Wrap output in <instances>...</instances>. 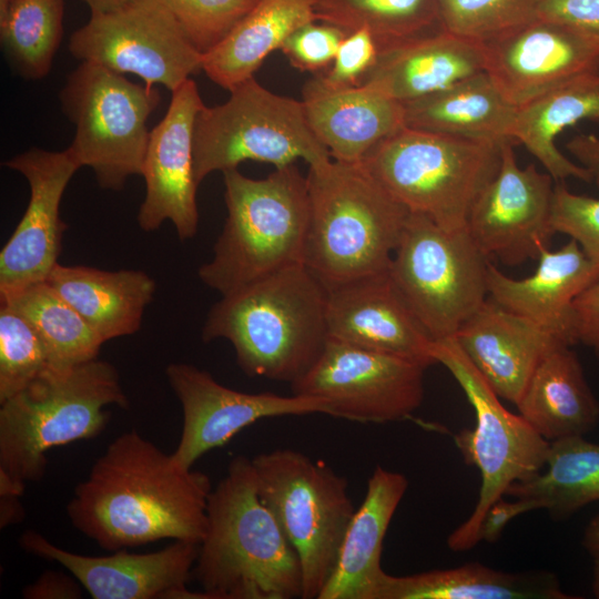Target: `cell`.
<instances>
[{"mask_svg":"<svg viewBox=\"0 0 599 599\" xmlns=\"http://www.w3.org/2000/svg\"><path fill=\"white\" fill-rule=\"evenodd\" d=\"M210 478L175 465L138 432L118 436L67 506L72 525L105 550L161 539L200 544L207 525Z\"/></svg>","mask_w":599,"mask_h":599,"instance_id":"obj_1","label":"cell"},{"mask_svg":"<svg viewBox=\"0 0 599 599\" xmlns=\"http://www.w3.org/2000/svg\"><path fill=\"white\" fill-rule=\"evenodd\" d=\"M326 305L325 285L296 264L223 295L211 307L202 337L229 341L244 374L291 385L328 342Z\"/></svg>","mask_w":599,"mask_h":599,"instance_id":"obj_2","label":"cell"},{"mask_svg":"<svg viewBox=\"0 0 599 599\" xmlns=\"http://www.w3.org/2000/svg\"><path fill=\"white\" fill-rule=\"evenodd\" d=\"M206 516L192 573L205 599L302 598L298 556L257 494L252 459L231 460Z\"/></svg>","mask_w":599,"mask_h":599,"instance_id":"obj_3","label":"cell"},{"mask_svg":"<svg viewBox=\"0 0 599 599\" xmlns=\"http://www.w3.org/2000/svg\"><path fill=\"white\" fill-rule=\"evenodd\" d=\"M0 405V495L21 497L42 479L51 448L97 437L110 419L105 407L129 402L115 367L97 358L48 368Z\"/></svg>","mask_w":599,"mask_h":599,"instance_id":"obj_4","label":"cell"},{"mask_svg":"<svg viewBox=\"0 0 599 599\" xmlns=\"http://www.w3.org/2000/svg\"><path fill=\"white\" fill-rule=\"evenodd\" d=\"M304 265L326 288L387 272L409 211L359 163L309 166Z\"/></svg>","mask_w":599,"mask_h":599,"instance_id":"obj_5","label":"cell"},{"mask_svg":"<svg viewBox=\"0 0 599 599\" xmlns=\"http://www.w3.org/2000/svg\"><path fill=\"white\" fill-rule=\"evenodd\" d=\"M227 210L211 261L197 275L222 296L286 267L304 264L309 223L306 175L295 164L264 179L223 172Z\"/></svg>","mask_w":599,"mask_h":599,"instance_id":"obj_6","label":"cell"},{"mask_svg":"<svg viewBox=\"0 0 599 599\" xmlns=\"http://www.w3.org/2000/svg\"><path fill=\"white\" fill-rule=\"evenodd\" d=\"M500 145L404 126L359 164L410 213L458 231L498 171Z\"/></svg>","mask_w":599,"mask_h":599,"instance_id":"obj_7","label":"cell"},{"mask_svg":"<svg viewBox=\"0 0 599 599\" xmlns=\"http://www.w3.org/2000/svg\"><path fill=\"white\" fill-rule=\"evenodd\" d=\"M252 465L261 500L298 556L302 599H318L355 512L347 479L290 448L258 454Z\"/></svg>","mask_w":599,"mask_h":599,"instance_id":"obj_8","label":"cell"},{"mask_svg":"<svg viewBox=\"0 0 599 599\" xmlns=\"http://www.w3.org/2000/svg\"><path fill=\"white\" fill-rule=\"evenodd\" d=\"M432 356L454 376L476 416L474 428L454 436L464 461L476 466L481 476L471 515L447 538L450 550L467 551L480 542L479 528L489 507L506 495L510 485L531 479L545 468L550 441L521 415L502 406L454 337L433 342Z\"/></svg>","mask_w":599,"mask_h":599,"instance_id":"obj_9","label":"cell"},{"mask_svg":"<svg viewBox=\"0 0 599 599\" xmlns=\"http://www.w3.org/2000/svg\"><path fill=\"white\" fill-rule=\"evenodd\" d=\"M197 184L215 171L252 160L275 169L303 159L308 166L331 160L311 130L302 101L280 95L250 78L230 90L226 102L203 105L194 125Z\"/></svg>","mask_w":599,"mask_h":599,"instance_id":"obj_10","label":"cell"},{"mask_svg":"<svg viewBox=\"0 0 599 599\" xmlns=\"http://www.w3.org/2000/svg\"><path fill=\"white\" fill-rule=\"evenodd\" d=\"M59 98L75 126L68 149L81 167L94 172L100 187L120 191L130 176L142 175L151 131L146 123L161 100L155 87L82 61Z\"/></svg>","mask_w":599,"mask_h":599,"instance_id":"obj_11","label":"cell"},{"mask_svg":"<svg viewBox=\"0 0 599 599\" xmlns=\"http://www.w3.org/2000/svg\"><path fill=\"white\" fill-rule=\"evenodd\" d=\"M489 263L466 229L409 213L388 273L435 342L454 337L487 300Z\"/></svg>","mask_w":599,"mask_h":599,"instance_id":"obj_12","label":"cell"},{"mask_svg":"<svg viewBox=\"0 0 599 599\" xmlns=\"http://www.w3.org/2000/svg\"><path fill=\"white\" fill-rule=\"evenodd\" d=\"M71 54L171 92L202 70V55L161 0H132L89 21L69 39Z\"/></svg>","mask_w":599,"mask_h":599,"instance_id":"obj_13","label":"cell"},{"mask_svg":"<svg viewBox=\"0 0 599 599\" xmlns=\"http://www.w3.org/2000/svg\"><path fill=\"white\" fill-rule=\"evenodd\" d=\"M428 365L328 338L292 394L327 405V415L361 423L408 418L424 400Z\"/></svg>","mask_w":599,"mask_h":599,"instance_id":"obj_14","label":"cell"},{"mask_svg":"<svg viewBox=\"0 0 599 599\" xmlns=\"http://www.w3.org/2000/svg\"><path fill=\"white\" fill-rule=\"evenodd\" d=\"M514 140L500 145L496 175L476 199L466 230L488 257L508 266L537 260L556 233L551 225L554 179L534 164L520 167Z\"/></svg>","mask_w":599,"mask_h":599,"instance_id":"obj_15","label":"cell"},{"mask_svg":"<svg viewBox=\"0 0 599 599\" xmlns=\"http://www.w3.org/2000/svg\"><path fill=\"white\" fill-rule=\"evenodd\" d=\"M165 373L183 413L181 437L171 454L175 465L183 469H192L205 453L222 447L260 419L327 415V405L321 399L295 394L240 392L220 384L209 372L191 364L172 363Z\"/></svg>","mask_w":599,"mask_h":599,"instance_id":"obj_16","label":"cell"},{"mask_svg":"<svg viewBox=\"0 0 599 599\" xmlns=\"http://www.w3.org/2000/svg\"><path fill=\"white\" fill-rule=\"evenodd\" d=\"M481 44L484 71L517 108L599 70V42L549 19L538 18Z\"/></svg>","mask_w":599,"mask_h":599,"instance_id":"obj_17","label":"cell"},{"mask_svg":"<svg viewBox=\"0 0 599 599\" xmlns=\"http://www.w3.org/2000/svg\"><path fill=\"white\" fill-rule=\"evenodd\" d=\"M30 187L28 206L0 252V297L47 281L58 264L67 224L60 217L63 193L81 167L69 149L32 148L4 162Z\"/></svg>","mask_w":599,"mask_h":599,"instance_id":"obj_18","label":"cell"},{"mask_svg":"<svg viewBox=\"0 0 599 599\" xmlns=\"http://www.w3.org/2000/svg\"><path fill=\"white\" fill-rule=\"evenodd\" d=\"M204 105L197 85L189 79L172 91L163 119L150 131L142 176L145 196L138 212L144 232L170 221L181 241L199 229L197 182L194 175V125Z\"/></svg>","mask_w":599,"mask_h":599,"instance_id":"obj_19","label":"cell"},{"mask_svg":"<svg viewBox=\"0 0 599 599\" xmlns=\"http://www.w3.org/2000/svg\"><path fill=\"white\" fill-rule=\"evenodd\" d=\"M20 545L28 552L60 564L94 599H204L202 591L186 589L200 544L174 540L154 552L120 549L110 556L90 557L64 550L28 530Z\"/></svg>","mask_w":599,"mask_h":599,"instance_id":"obj_20","label":"cell"},{"mask_svg":"<svg viewBox=\"0 0 599 599\" xmlns=\"http://www.w3.org/2000/svg\"><path fill=\"white\" fill-rule=\"evenodd\" d=\"M326 319L331 339L436 364L434 341L388 271L327 288Z\"/></svg>","mask_w":599,"mask_h":599,"instance_id":"obj_21","label":"cell"},{"mask_svg":"<svg viewBox=\"0 0 599 599\" xmlns=\"http://www.w3.org/2000/svg\"><path fill=\"white\" fill-rule=\"evenodd\" d=\"M454 338L493 390L515 405L540 362L555 348L568 345L489 296Z\"/></svg>","mask_w":599,"mask_h":599,"instance_id":"obj_22","label":"cell"},{"mask_svg":"<svg viewBox=\"0 0 599 599\" xmlns=\"http://www.w3.org/2000/svg\"><path fill=\"white\" fill-rule=\"evenodd\" d=\"M536 271L525 278L505 275L489 263L488 296L500 306L575 345L572 322L576 298L599 280V265L570 240L561 248L541 250Z\"/></svg>","mask_w":599,"mask_h":599,"instance_id":"obj_23","label":"cell"},{"mask_svg":"<svg viewBox=\"0 0 599 599\" xmlns=\"http://www.w3.org/2000/svg\"><path fill=\"white\" fill-rule=\"evenodd\" d=\"M302 103L311 130L339 162L359 163L405 126L403 103L363 84L332 85L322 74L304 84Z\"/></svg>","mask_w":599,"mask_h":599,"instance_id":"obj_24","label":"cell"},{"mask_svg":"<svg viewBox=\"0 0 599 599\" xmlns=\"http://www.w3.org/2000/svg\"><path fill=\"white\" fill-rule=\"evenodd\" d=\"M483 44L438 28L380 50L361 84L400 103L484 71Z\"/></svg>","mask_w":599,"mask_h":599,"instance_id":"obj_25","label":"cell"},{"mask_svg":"<svg viewBox=\"0 0 599 599\" xmlns=\"http://www.w3.org/2000/svg\"><path fill=\"white\" fill-rule=\"evenodd\" d=\"M407 488L405 475L376 466L318 599H377L387 575L380 564L384 538Z\"/></svg>","mask_w":599,"mask_h":599,"instance_id":"obj_26","label":"cell"},{"mask_svg":"<svg viewBox=\"0 0 599 599\" xmlns=\"http://www.w3.org/2000/svg\"><path fill=\"white\" fill-rule=\"evenodd\" d=\"M47 282L108 342L140 329L155 281L136 270L103 271L57 264Z\"/></svg>","mask_w":599,"mask_h":599,"instance_id":"obj_27","label":"cell"},{"mask_svg":"<svg viewBox=\"0 0 599 599\" xmlns=\"http://www.w3.org/2000/svg\"><path fill=\"white\" fill-rule=\"evenodd\" d=\"M516 406L550 443L585 436L599 423V402L569 345L555 348L540 362Z\"/></svg>","mask_w":599,"mask_h":599,"instance_id":"obj_28","label":"cell"},{"mask_svg":"<svg viewBox=\"0 0 599 599\" xmlns=\"http://www.w3.org/2000/svg\"><path fill=\"white\" fill-rule=\"evenodd\" d=\"M403 105L410 129L497 143L514 140L517 106L485 71Z\"/></svg>","mask_w":599,"mask_h":599,"instance_id":"obj_29","label":"cell"},{"mask_svg":"<svg viewBox=\"0 0 599 599\" xmlns=\"http://www.w3.org/2000/svg\"><path fill=\"white\" fill-rule=\"evenodd\" d=\"M547 570L506 572L480 562L409 576L386 575L377 599H576Z\"/></svg>","mask_w":599,"mask_h":599,"instance_id":"obj_30","label":"cell"},{"mask_svg":"<svg viewBox=\"0 0 599 599\" xmlns=\"http://www.w3.org/2000/svg\"><path fill=\"white\" fill-rule=\"evenodd\" d=\"M581 121L599 123V70L518 106L511 136L556 182L572 177L590 183L588 172L567 158L555 142L561 131Z\"/></svg>","mask_w":599,"mask_h":599,"instance_id":"obj_31","label":"cell"},{"mask_svg":"<svg viewBox=\"0 0 599 599\" xmlns=\"http://www.w3.org/2000/svg\"><path fill=\"white\" fill-rule=\"evenodd\" d=\"M313 21H317L314 0H260L222 41L203 53L202 70L230 91L253 78L292 32Z\"/></svg>","mask_w":599,"mask_h":599,"instance_id":"obj_32","label":"cell"},{"mask_svg":"<svg viewBox=\"0 0 599 599\" xmlns=\"http://www.w3.org/2000/svg\"><path fill=\"white\" fill-rule=\"evenodd\" d=\"M506 495L534 499L555 520L568 519L599 501V444L585 436L551 441L545 468L510 485Z\"/></svg>","mask_w":599,"mask_h":599,"instance_id":"obj_33","label":"cell"},{"mask_svg":"<svg viewBox=\"0 0 599 599\" xmlns=\"http://www.w3.org/2000/svg\"><path fill=\"white\" fill-rule=\"evenodd\" d=\"M40 336L52 369H67L98 358L103 339L47 282L0 297Z\"/></svg>","mask_w":599,"mask_h":599,"instance_id":"obj_34","label":"cell"},{"mask_svg":"<svg viewBox=\"0 0 599 599\" xmlns=\"http://www.w3.org/2000/svg\"><path fill=\"white\" fill-rule=\"evenodd\" d=\"M314 11L347 33L365 28L379 51L441 28L438 0H314Z\"/></svg>","mask_w":599,"mask_h":599,"instance_id":"obj_35","label":"cell"},{"mask_svg":"<svg viewBox=\"0 0 599 599\" xmlns=\"http://www.w3.org/2000/svg\"><path fill=\"white\" fill-rule=\"evenodd\" d=\"M63 0H12L0 38L18 75L40 80L49 74L63 34Z\"/></svg>","mask_w":599,"mask_h":599,"instance_id":"obj_36","label":"cell"},{"mask_svg":"<svg viewBox=\"0 0 599 599\" xmlns=\"http://www.w3.org/2000/svg\"><path fill=\"white\" fill-rule=\"evenodd\" d=\"M542 0H438L440 27L485 43L538 19Z\"/></svg>","mask_w":599,"mask_h":599,"instance_id":"obj_37","label":"cell"},{"mask_svg":"<svg viewBox=\"0 0 599 599\" xmlns=\"http://www.w3.org/2000/svg\"><path fill=\"white\" fill-rule=\"evenodd\" d=\"M50 368L45 347L32 325L11 305L0 306V403Z\"/></svg>","mask_w":599,"mask_h":599,"instance_id":"obj_38","label":"cell"},{"mask_svg":"<svg viewBox=\"0 0 599 599\" xmlns=\"http://www.w3.org/2000/svg\"><path fill=\"white\" fill-rule=\"evenodd\" d=\"M183 31L205 53L235 27L260 0H161Z\"/></svg>","mask_w":599,"mask_h":599,"instance_id":"obj_39","label":"cell"},{"mask_svg":"<svg viewBox=\"0 0 599 599\" xmlns=\"http://www.w3.org/2000/svg\"><path fill=\"white\" fill-rule=\"evenodd\" d=\"M551 225L576 241L585 254L599 265V197L571 192L557 181L551 202Z\"/></svg>","mask_w":599,"mask_h":599,"instance_id":"obj_40","label":"cell"},{"mask_svg":"<svg viewBox=\"0 0 599 599\" xmlns=\"http://www.w3.org/2000/svg\"><path fill=\"white\" fill-rule=\"evenodd\" d=\"M348 33L328 23L308 22L292 32L281 49L293 68L319 72L334 61L339 44Z\"/></svg>","mask_w":599,"mask_h":599,"instance_id":"obj_41","label":"cell"},{"mask_svg":"<svg viewBox=\"0 0 599 599\" xmlns=\"http://www.w3.org/2000/svg\"><path fill=\"white\" fill-rule=\"evenodd\" d=\"M379 50L365 29L353 31L342 41L334 61L323 78L335 87L359 85L376 63Z\"/></svg>","mask_w":599,"mask_h":599,"instance_id":"obj_42","label":"cell"},{"mask_svg":"<svg viewBox=\"0 0 599 599\" xmlns=\"http://www.w3.org/2000/svg\"><path fill=\"white\" fill-rule=\"evenodd\" d=\"M538 17L565 24L599 42V0H542Z\"/></svg>","mask_w":599,"mask_h":599,"instance_id":"obj_43","label":"cell"},{"mask_svg":"<svg viewBox=\"0 0 599 599\" xmlns=\"http://www.w3.org/2000/svg\"><path fill=\"white\" fill-rule=\"evenodd\" d=\"M572 332L575 343L589 347L599 359V280L576 298Z\"/></svg>","mask_w":599,"mask_h":599,"instance_id":"obj_44","label":"cell"},{"mask_svg":"<svg viewBox=\"0 0 599 599\" xmlns=\"http://www.w3.org/2000/svg\"><path fill=\"white\" fill-rule=\"evenodd\" d=\"M540 509L539 504L529 498H515L514 501H507L502 498L495 501L487 510L480 528L479 541L495 544L500 538L505 527L516 517Z\"/></svg>","mask_w":599,"mask_h":599,"instance_id":"obj_45","label":"cell"},{"mask_svg":"<svg viewBox=\"0 0 599 599\" xmlns=\"http://www.w3.org/2000/svg\"><path fill=\"white\" fill-rule=\"evenodd\" d=\"M75 578L58 571H47L35 582L23 590V597L29 599H74L81 598V588Z\"/></svg>","mask_w":599,"mask_h":599,"instance_id":"obj_46","label":"cell"},{"mask_svg":"<svg viewBox=\"0 0 599 599\" xmlns=\"http://www.w3.org/2000/svg\"><path fill=\"white\" fill-rule=\"evenodd\" d=\"M566 149L588 172L590 183L599 187V136L577 134L566 143Z\"/></svg>","mask_w":599,"mask_h":599,"instance_id":"obj_47","label":"cell"},{"mask_svg":"<svg viewBox=\"0 0 599 599\" xmlns=\"http://www.w3.org/2000/svg\"><path fill=\"white\" fill-rule=\"evenodd\" d=\"M0 526L1 528L17 524L23 518V508L19 501V496L0 495Z\"/></svg>","mask_w":599,"mask_h":599,"instance_id":"obj_48","label":"cell"},{"mask_svg":"<svg viewBox=\"0 0 599 599\" xmlns=\"http://www.w3.org/2000/svg\"><path fill=\"white\" fill-rule=\"evenodd\" d=\"M581 545L590 555L592 561H599V514L592 517L586 526Z\"/></svg>","mask_w":599,"mask_h":599,"instance_id":"obj_49","label":"cell"},{"mask_svg":"<svg viewBox=\"0 0 599 599\" xmlns=\"http://www.w3.org/2000/svg\"><path fill=\"white\" fill-rule=\"evenodd\" d=\"M88 4L91 13H103L116 10L132 0H81Z\"/></svg>","mask_w":599,"mask_h":599,"instance_id":"obj_50","label":"cell"},{"mask_svg":"<svg viewBox=\"0 0 599 599\" xmlns=\"http://www.w3.org/2000/svg\"><path fill=\"white\" fill-rule=\"evenodd\" d=\"M591 590L593 596L599 599V561H593Z\"/></svg>","mask_w":599,"mask_h":599,"instance_id":"obj_51","label":"cell"},{"mask_svg":"<svg viewBox=\"0 0 599 599\" xmlns=\"http://www.w3.org/2000/svg\"><path fill=\"white\" fill-rule=\"evenodd\" d=\"M12 0H0V23H2L9 12Z\"/></svg>","mask_w":599,"mask_h":599,"instance_id":"obj_52","label":"cell"}]
</instances>
